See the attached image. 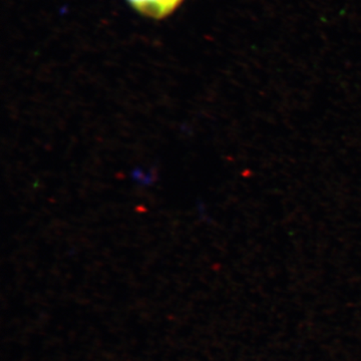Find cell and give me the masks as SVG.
I'll return each instance as SVG.
<instances>
[{
	"label": "cell",
	"instance_id": "6da1fadb",
	"mask_svg": "<svg viewBox=\"0 0 361 361\" xmlns=\"http://www.w3.org/2000/svg\"><path fill=\"white\" fill-rule=\"evenodd\" d=\"M128 2L142 16L161 20L174 13L183 0H128Z\"/></svg>",
	"mask_w": 361,
	"mask_h": 361
}]
</instances>
